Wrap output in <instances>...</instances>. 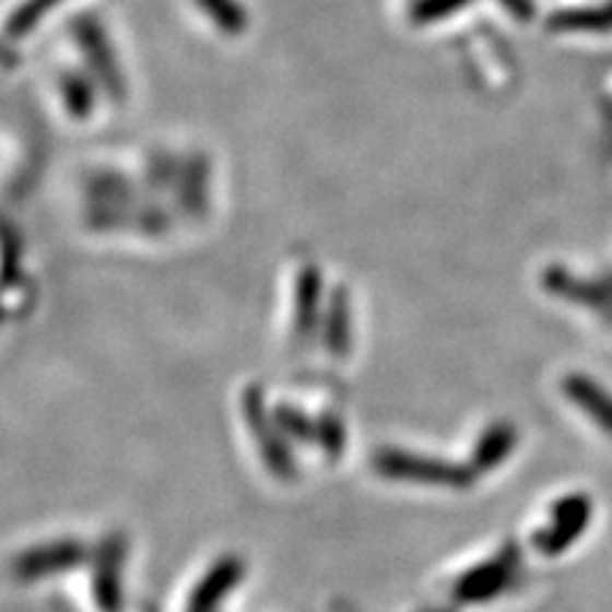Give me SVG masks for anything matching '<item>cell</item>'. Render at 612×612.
<instances>
[{
	"instance_id": "6da1fadb",
	"label": "cell",
	"mask_w": 612,
	"mask_h": 612,
	"mask_svg": "<svg viewBox=\"0 0 612 612\" xmlns=\"http://www.w3.org/2000/svg\"><path fill=\"white\" fill-rule=\"evenodd\" d=\"M375 467L388 478L401 480H421V482H449V485H464L467 474L455 464L442 462V459H426L416 455H403V451L388 449L375 457Z\"/></svg>"
},
{
	"instance_id": "7a4b0ae2",
	"label": "cell",
	"mask_w": 612,
	"mask_h": 612,
	"mask_svg": "<svg viewBox=\"0 0 612 612\" xmlns=\"http://www.w3.org/2000/svg\"><path fill=\"white\" fill-rule=\"evenodd\" d=\"M564 393L569 401L579 405L589 419L602 426V432L612 436V396L602 390L600 382L585 378V375H566Z\"/></svg>"
},
{
	"instance_id": "3957f363",
	"label": "cell",
	"mask_w": 612,
	"mask_h": 612,
	"mask_svg": "<svg viewBox=\"0 0 612 612\" xmlns=\"http://www.w3.org/2000/svg\"><path fill=\"white\" fill-rule=\"evenodd\" d=\"M513 444H516V432H513V426H508V424L493 426L478 444V451H474V464H478L480 470L495 467L497 462H503V459L510 455Z\"/></svg>"
}]
</instances>
